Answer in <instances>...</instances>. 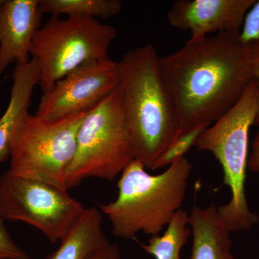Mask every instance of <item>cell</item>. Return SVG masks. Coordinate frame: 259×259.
<instances>
[{
    "label": "cell",
    "mask_w": 259,
    "mask_h": 259,
    "mask_svg": "<svg viewBox=\"0 0 259 259\" xmlns=\"http://www.w3.org/2000/svg\"><path fill=\"white\" fill-rule=\"evenodd\" d=\"M185 157L177 160L159 175H151L134 160L117 181V198L100 204V212L110 220L114 236L136 240L139 232L159 235L185 200L192 171Z\"/></svg>",
    "instance_id": "cell-3"
},
{
    "label": "cell",
    "mask_w": 259,
    "mask_h": 259,
    "mask_svg": "<svg viewBox=\"0 0 259 259\" xmlns=\"http://www.w3.org/2000/svg\"><path fill=\"white\" fill-rule=\"evenodd\" d=\"M239 38L246 46L259 44V0L247 12L239 31Z\"/></svg>",
    "instance_id": "cell-18"
},
{
    "label": "cell",
    "mask_w": 259,
    "mask_h": 259,
    "mask_svg": "<svg viewBox=\"0 0 259 259\" xmlns=\"http://www.w3.org/2000/svg\"><path fill=\"white\" fill-rule=\"evenodd\" d=\"M39 79L40 74L35 61L30 59L16 64L9 104L0 117V166L10 158L12 138L19 122L28 112L32 93Z\"/></svg>",
    "instance_id": "cell-13"
},
{
    "label": "cell",
    "mask_w": 259,
    "mask_h": 259,
    "mask_svg": "<svg viewBox=\"0 0 259 259\" xmlns=\"http://www.w3.org/2000/svg\"><path fill=\"white\" fill-rule=\"evenodd\" d=\"M118 63L110 57L88 61L42 94L35 115L56 120L88 112L118 86Z\"/></svg>",
    "instance_id": "cell-9"
},
{
    "label": "cell",
    "mask_w": 259,
    "mask_h": 259,
    "mask_svg": "<svg viewBox=\"0 0 259 259\" xmlns=\"http://www.w3.org/2000/svg\"><path fill=\"white\" fill-rule=\"evenodd\" d=\"M256 0H177L167 13L173 28L190 32L188 41L211 34L240 31L247 12Z\"/></svg>",
    "instance_id": "cell-10"
},
{
    "label": "cell",
    "mask_w": 259,
    "mask_h": 259,
    "mask_svg": "<svg viewBox=\"0 0 259 259\" xmlns=\"http://www.w3.org/2000/svg\"><path fill=\"white\" fill-rule=\"evenodd\" d=\"M59 248L45 259H90L107 240L102 229V214L89 207L61 240Z\"/></svg>",
    "instance_id": "cell-14"
},
{
    "label": "cell",
    "mask_w": 259,
    "mask_h": 259,
    "mask_svg": "<svg viewBox=\"0 0 259 259\" xmlns=\"http://www.w3.org/2000/svg\"><path fill=\"white\" fill-rule=\"evenodd\" d=\"M189 213L183 209L177 211L162 236H151L146 244L135 240L148 254L156 259H181V250L192 236L187 228Z\"/></svg>",
    "instance_id": "cell-15"
},
{
    "label": "cell",
    "mask_w": 259,
    "mask_h": 259,
    "mask_svg": "<svg viewBox=\"0 0 259 259\" xmlns=\"http://www.w3.org/2000/svg\"><path fill=\"white\" fill-rule=\"evenodd\" d=\"M151 44L129 50L118 61L117 90L128 126L135 160L146 169L155 166L176 140V106Z\"/></svg>",
    "instance_id": "cell-2"
},
{
    "label": "cell",
    "mask_w": 259,
    "mask_h": 259,
    "mask_svg": "<svg viewBox=\"0 0 259 259\" xmlns=\"http://www.w3.org/2000/svg\"><path fill=\"white\" fill-rule=\"evenodd\" d=\"M248 168L251 172L259 174V129L251 145L248 156Z\"/></svg>",
    "instance_id": "cell-21"
},
{
    "label": "cell",
    "mask_w": 259,
    "mask_h": 259,
    "mask_svg": "<svg viewBox=\"0 0 259 259\" xmlns=\"http://www.w3.org/2000/svg\"><path fill=\"white\" fill-rule=\"evenodd\" d=\"M122 10L119 0H39V10L42 14L52 16L90 17L107 19L115 16Z\"/></svg>",
    "instance_id": "cell-16"
},
{
    "label": "cell",
    "mask_w": 259,
    "mask_h": 259,
    "mask_svg": "<svg viewBox=\"0 0 259 259\" xmlns=\"http://www.w3.org/2000/svg\"><path fill=\"white\" fill-rule=\"evenodd\" d=\"M39 0H4L0 6V76L13 63L30 60L34 35L40 28Z\"/></svg>",
    "instance_id": "cell-11"
},
{
    "label": "cell",
    "mask_w": 259,
    "mask_h": 259,
    "mask_svg": "<svg viewBox=\"0 0 259 259\" xmlns=\"http://www.w3.org/2000/svg\"><path fill=\"white\" fill-rule=\"evenodd\" d=\"M90 259H120V251L117 245L107 241Z\"/></svg>",
    "instance_id": "cell-20"
},
{
    "label": "cell",
    "mask_w": 259,
    "mask_h": 259,
    "mask_svg": "<svg viewBox=\"0 0 259 259\" xmlns=\"http://www.w3.org/2000/svg\"><path fill=\"white\" fill-rule=\"evenodd\" d=\"M87 113L47 120L27 112L12 138L8 171L67 190L66 173L74 159L78 131Z\"/></svg>",
    "instance_id": "cell-6"
},
{
    "label": "cell",
    "mask_w": 259,
    "mask_h": 259,
    "mask_svg": "<svg viewBox=\"0 0 259 259\" xmlns=\"http://www.w3.org/2000/svg\"><path fill=\"white\" fill-rule=\"evenodd\" d=\"M188 225L192 236L190 259H241L232 253L231 232L220 217L214 202L205 208L194 204Z\"/></svg>",
    "instance_id": "cell-12"
},
{
    "label": "cell",
    "mask_w": 259,
    "mask_h": 259,
    "mask_svg": "<svg viewBox=\"0 0 259 259\" xmlns=\"http://www.w3.org/2000/svg\"><path fill=\"white\" fill-rule=\"evenodd\" d=\"M0 215V259H30L25 250L13 241Z\"/></svg>",
    "instance_id": "cell-19"
},
{
    "label": "cell",
    "mask_w": 259,
    "mask_h": 259,
    "mask_svg": "<svg viewBox=\"0 0 259 259\" xmlns=\"http://www.w3.org/2000/svg\"><path fill=\"white\" fill-rule=\"evenodd\" d=\"M160 66L176 106L177 139L199 126H210L236 103L253 79L250 47L241 41L239 31L187 40L161 57Z\"/></svg>",
    "instance_id": "cell-1"
},
{
    "label": "cell",
    "mask_w": 259,
    "mask_h": 259,
    "mask_svg": "<svg viewBox=\"0 0 259 259\" xmlns=\"http://www.w3.org/2000/svg\"><path fill=\"white\" fill-rule=\"evenodd\" d=\"M259 114V81L253 78L239 100L209 126L196 141L198 151L212 153L222 166L223 184L229 187L231 198L218 206V212L231 232L248 231L259 222L245 197L249 132Z\"/></svg>",
    "instance_id": "cell-4"
},
{
    "label": "cell",
    "mask_w": 259,
    "mask_h": 259,
    "mask_svg": "<svg viewBox=\"0 0 259 259\" xmlns=\"http://www.w3.org/2000/svg\"><path fill=\"white\" fill-rule=\"evenodd\" d=\"M3 1H4V0H0V6L3 4Z\"/></svg>",
    "instance_id": "cell-23"
},
{
    "label": "cell",
    "mask_w": 259,
    "mask_h": 259,
    "mask_svg": "<svg viewBox=\"0 0 259 259\" xmlns=\"http://www.w3.org/2000/svg\"><path fill=\"white\" fill-rule=\"evenodd\" d=\"M209 126L201 125L196 127L190 132L182 135L177 138L175 141L167 148L166 151L162 155L155 166V170L159 169L163 167L169 166L177 160L185 157L186 153L192 147H194L196 141L201 134Z\"/></svg>",
    "instance_id": "cell-17"
},
{
    "label": "cell",
    "mask_w": 259,
    "mask_h": 259,
    "mask_svg": "<svg viewBox=\"0 0 259 259\" xmlns=\"http://www.w3.org/2000/svg\"><path fill=\"white\" fill-rule=\"evenodd\" d=\"M135 160L128 126L117 88L89 110L76 138L66 176L68 190L88 178L112 181Z\"/></svg>",
    "instance_id": "cell-5"
},
{
    "label": "cell",
    "mask_w": 259,
    "mask_h": 259,
    "mask_svg": "<svg viewBox=\"0 0 259 259\" xmlns=\"http://www.w3.org/2000/svg\"><path fill=\"white\" fill-rule=\"evenodd\" d=\"M252 76L259 81V44L249 46ZM255 125L259 126V114L255 120Z\"/></svg>",
    "instance_id": "cell-22"
},
{
    "label": "cell",
    "mask_w": 259,
    "mask_h": 259,
    "mask_svg": "<svg viewBox=\"0 0 259 259\" xmlns=\"http://www.w3.org/2000/svg\"><path fill=\"white\" fill-rule=\"evenodd\" d=\"M85 209L66 189L15 176L8 170L0 177L1 217L34 227L51 243L61 241Z\"/></svg>",
    "instance_id": "cell-8"
},
{
    "label": "cell",
    "mask_w": 259,
    "mask_h": 259,
    "mask_svg": "<svg viewBox=\"0 0 259 259\" xmlns=\"http://www.w3.org/2000/svg\"><path fill=\"white\" fill-rule=\"evenodd\" d=\"M116 37L114 27L97 19L51 16L37 30L30 51L31 59L38 68L42 94L81 64L108 58Z\"/></svg>",
    "instance_id": "cell-7"
}]
</instances>
